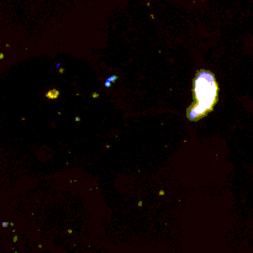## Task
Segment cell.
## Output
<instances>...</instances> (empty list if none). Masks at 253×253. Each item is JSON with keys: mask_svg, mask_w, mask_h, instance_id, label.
I'll list each match as a JSON object with an SVG mask.
<instances>
[{"mask_svg": "<svg viewBox=\"0 0 253 253\" xmlns=\"http://www.w3.org/2000/svg\"><path fill=\"white\" fill-rule=\"evenodd\" d=\"M195 100L197 104L192 106L189 116L192 120H198L209 113L217 99V84L209 72H200L195 79Z\"/></svg>", "mask_w": 253, "mask_h": 253, "instance_id": "obj_1", "label": "cell"}]
</instances>
